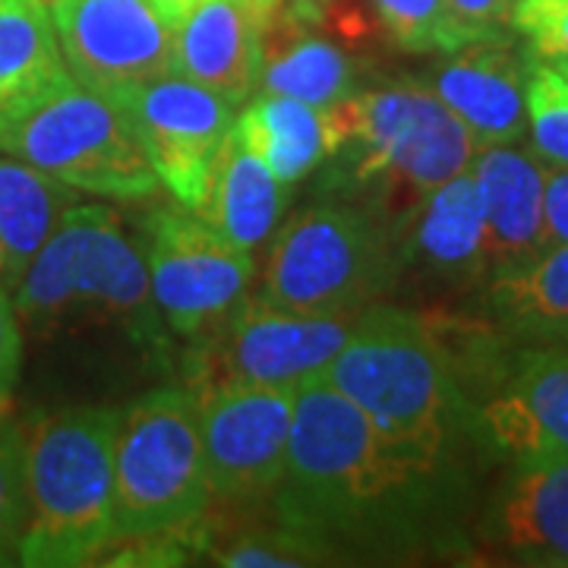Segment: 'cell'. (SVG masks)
I'll list each match as a JSON object with an SVG mask.
<instances>
[{
    "mask_svg": "<svg viewBox=\"0 0 568 568\" xmlns=\"http://www.w3.org/2000/svg\"><path fill=\"white\" fill-rule=\"evenodd\" d=\"M511 29L525 36L534 61L568 77V0H518Z\"/></svg>",
    "mask_w": 568,
    "mask_h": 568,
    "instance_id": "29",
    "label": "cell"
},
{
    "mask_svg": "<svg viewBox=\"0 0 568 568\" xmlns=\"http://www.w3.org/2000/svg\"><path fill=\"white\" fill-rule=\"evenodd\" d=\"M196 3H200V0H152V7H155L171 26H178Z\"/></svg>",
    "mask_w": 568,
    "mask_h": 568,
    "instance_id": "34",
    "label": "cell"
},
{
    "mask_svg": "<svg viewBox=\"0 0 568 568\" xmlns=\"http://www.w3.org/2000/svg\"><path fill=\"white\" fill-rule=\"evenodd\" d=\"M534 58H521L503 36L448 51L429 89L465 123L480 149L515 145L528 133V80Z\"/></svg>",
    "mask_w": 568,
    "mask_h": 568,
    "instance_id": "16",
    "label": "cell"
},
{
    "mask_svg": "<svg viewBox=\"0 0 568 568\" xmlns=\"http://www.w3.org/2000/svg\"><path fill=\"white\" fill-rule=\"evenodd\" d=\"M297 388L222 379L200 398L205 470L219 499L275 493L287 465Z\"/></svg>",
    "mask_w": 568,
    "mask_h": 568,
    "instance_id": "11",
    "label": "cell"
},
{
    "mask_svg": "<svg viewBox=\"0 0 568 568\" xmlns=\"http://www.w3.org/2000/svg\"><path fill=\"white\" fill-rule=\"evenodd\" d=\"M70 77L111 102L174 73V26L152 0H48Z\"/></svg>",
    "mask_w": 568,
    "mask_h": 568,
    "instance_id": "10",
    "label": "cell"
},
{
    "mask_svg": "<svg viewBox=\"0 0 568 568\" xmlns=\"http://www.w3.org/2000/svg\"><path fill=\"white\" fill-rule=\"evenodd\" d=\"M328 159H345L347 181L424 196L470 171L480 145L439 95L420 82H398L325 104Z\"/></svg>",
    "mask_w": 568,
    "mask_h": 568,
    "instance_id": "6",
    "label": "cell"
},
{
    "mask_svg": "<svg viewBox=\"0 0 568 568\" xmlns=\"http://www.w3.org/2000/svg\"><path fill=\"white\" fill-rule=\"evenodd\" d=\"M13 291L29 323L104 320L121 323L136 345L162 342L145 256L104 205H70Z\"/></svg>",
    "mask_w": 568,
    "mask_h": 568,
    "instance_id": "4",
    "label": "cell"
},
{
    "mask_svg": "<svg viewBox=\"0 0 568 568\" xmlns=\"http://www.w3.org/2000/svg\"><path fill=\"white\" fill-rule=\"evenodd\" d=\"M215 559L222 566H313L323 562V552L306 544L304 537H297L294 530H275L265 537H246L237 540L231 547H224L215 552Z\"/></svg>",
    "mask_w": 568,
    "mask_h": 568,
    "instance_id": "30",
    "label": "cell"
},
{
    "mask_svg": "<svg viewBox=\"0 0 568 568\" xmlns=\"http://www.w3.org/2000/svg\"><path fill=\"white\" fill-rule=\"evenodd\" d=\"M470 174L484 203L487 275L540 253L547 164L515 145H489L477 152Z\"/></svg>",
    "mask_w": 568,
    "mask_h": 568,
    "instance_id": "19",
    "label": "cell"
},
{
    "mask_svg": "<svg viewBox=\"0 0 568 568\" xmlns=\"http://www.w3.org/2000/svg\"><path fill=\"white\" fill-rule=\"evenodd\" d=\"M448 487L452 462L388 439L320 376L297 386L275 511L323 556L420 544L443 521Z\"/></svg>",
    "mask_w": 568,
    "mask_h": 568,
    "instance_id": "1",
    "label": "cell"
},
{
    "mask_svg": "<svg viewBox=\"0 0 568 568\" xmlns=\"http://www.w3.org/2000/svg\"><path fill=\"white\" fill-rule=\"evenodd\" d=\"M351 325L354 316L294 313L250 297L234 306L212 342L224 379L297 388L335 361Z\"/></svg>",
    "mask_w": 568,
    "mask_h": 568,
    "instance_id": "13",
    "label": "cell"
},
{
    "mask_svg": "<svg viewBox=\"0 0 568 568\" xmlns=\"http://www.w3.org/2000/svg\"><path fill=\"white\" fill-rule=\"evenodd\" d=\"M484 306L499 328L534 345H568V244L544 246L489 275Z\"/></svg>",
    "mask_w": 568,
    "mask_h": 568,
    "instance_id": "22",
    "label": "cell"
},
{
    "mask_svg": "<svg viewBox=\"0 0 568 568\" xmlns=\"http://www.w3.org/2000/svg\"><path fill=\"white\" fill-rule=\"evenodd\" d=\"M528 133L534 155L549 168H568V77L530 63Z\"/></svg>",
    "mask_w": 568,
    "mask_h": 568,
    "instance_id": "26",
    "label": "cell"
},
{
    "mask_svg": "<svg viewBox=\"0 0 568 568\" xmlns=\"http://www.w3.org/2000/svg\"><path fill=\"white\" fill-rule=\"evenodd\" d=\"M142 256L162 320L190 342H212L253 282V253L174 209L149 215Z\"/></svg>",
    "mask_w": 568,
    "mask_h": 568,
    "instance_id": "9",
    "label": "cell"
},
{
    "mask_svg": "<svg viewBox=\"0 0 568 568\" xmlns=\"http://www.w3.org/2000/svg\"><path fill=\"white\" fill-rule=\"evenodd\" d=\"M373 7L392 44L407 54H448L455 48L446 0H373Z\"/></svg>",
    "mask_w": 568,
    "mask_h": 568,
    "instance_id": "28",
    "label": "cell"
},
{
    "mask_svg": "<svg viewBox=\"0 0 568 568\" xmlns=\"http://www.w3.org/2000/svg\"><path fill=\"white\" fill-rule=\"evenodd\" d=\"M568 244V168H549L544 183V246Z\"/></svg>",
    "mask_w": 568,
    "mask_h": 568,
    "instance_id": "33",
    "label": "cell"
},
{
    "mask_svg": "<svg viewBox=\"0 0 568 568\" xmlns=\"http://www.w3.org/2000/svg\"><path fill=\"white\" fill-rule=\"evenodd\" d=\"M26 515V433L0 405V566L20 562Z\"/></svg>",
    "mask_w": 568,
    "mask_h": 568,
    "instance_id": "27",
    "label": "cell"
},
{
    "mask_svg": "<svg viewBox=\"0 0 568 568\" xmlns=\"http://www.w3.org/2000/svg\"><path fill=\"white\" fill-rule=\"evenodd\" d=\"M515 7L518 0H446L452 44L462 48L470 41L499 39L503 29L511 26Z\"/></svg>",
    "mask_w": 568,
    "mask_h": 568,
    "instance_id": "31",
    "label": "cell"
},
{
    "mask_svg": "<svg viewBox=\"0 0 568 568\" xmlns=\"http://www.w3.org/2000/svg\"><path fill=\"white\" fill-rule=\"evenodd\" d=\"M291 3H294L297 17H304V20H316L325 7H332L335 0H291Z\"/></svg>",
    "mask_w": 568,
    "mask_h": 568,
    "instance_id": "35",
    "label": "cell"
},
{
    "mask_svg": "<svg viewBox=\"0 0 568 568\" xmlns=\"http://www.w3.org/2000/svg\"><path fill=\"white\" fill-rule=\"evenodd\" d=\"M22 335L17 323V306L10 304L7 287L0 284V405L10 402L13 386L20 379Z\"/></svg>",
    "mask_w": 568,
    "mask_h": 568,
    "instance_id": "32",
    "label": "cell"
},
{
    "mask_svg": "<svg viewBox=\"0 0 568 568\" xmlns=\"http://www.w3.org/2000/svg\"><path fill=\"white\" fill-rule=\"evenodd\" d=\"M388 439L452 462L474 436V405L443 332L398 306H366L335 361L320 373Z\"/></svg>",
    "mask_w": 568,
    "mask_h": 568,
    "instance_id": "2",
    "label": "cell"
},
{
    "mask_svg": "<svg viewBox=\"0 0 568 568\" xmlns=\"http://www.w3.org/2000/svg\"><path fill=\"white\" fill-rule=\"evenodd\" d=\"M0 3H29V0H0Z\"/></svg>",
    "mask_w": 568,
    "mask_h": 568,
    "instance_id": "36",
    "label": "cell"
},
{
    "mask_svg": "<svg viewBox=\"0 0 568 568\" xmlns=\"http://www.w3.org/2000/svg\"><path fill=\"white\" fill-rule=\"evenodd\" d=\"M234 133L282 183L304 181L328 159L323 108L291 95H256L234 121Z\"/></svg>",
    "mask_w": 568,
    "mask_h": 568,
    "instance_id": "25",
    "label": "cell"
},
{
    "mask_svg": "<svg viewBox=\"0 0 568 568\" xmlns=\"http://www.w3.org/2000/svg\"><path fill=\"white\" fill-rule=\"evenodd\" d=\"M73 82L44 0L0 3V130Z\"/></svg>",
    "mask_w": 568,
    "mask_h": 568,
    "instance_id": "20",
    "label": "cell"
},
{
    "mask_svg": "<svg viewBox=\"0 0 568 568\" xmlns=\"http://www.w3.org/2000/svg\"><path fill=\"white\" fill-rule=\"evenodd\" d=\"M284 209V183L256 159L234 133L224 136L212 162L209 186L196 215L212 224L224 241L253 253L275 231Z\"/></svg>",
    "mask_w": 568,
    "mask_h": 568,
    "instance_id": "21",
    "label": "cell"
},
{
    "mask_svg": "<svg viewBox=\"0 0 568 568\" xmlns=\"http://www.w3.org/2000/svg\"><path fill=\"white\" fill-rule=\"evenodd\" d=\"M260 89L325 108L351 95V63L332 41L304 36L282 7L265 29Z\"/></svg>",
    "mask_w": 568,
    "mask_h": 568,
    "instance_id": "24",
    "label": "cell"
},
{
    "mask_svg": "<svg viewBox=\"0 0 568 568\" xmlns=\"http://www.w3.org/2000/svg\"><path fill=\"white\" fill-rule=\"evenodd\" d=\"M284 0H200L174 26V73L246 102L260 85L263 41Z\"/></svg>",
    "mask_w": 568,
    "mask_h": 568,
    "instance_id": "15",
    "label": "cell"
},
{
    "mask_svg": "<svg viewBox=\"0 0 568 568\" xmlns=\"http://www.w3.org/2000/svg\"><path fill=\"white\" fill-rule=\"evenodd\" d=\"M212 503L200 398L155 388L121 410L114 446V534L152 540L193 528Z\"/></svg>",
    "mask_w": 568,
    "mask_h": 568,
    "instance_id": "7",
    "label": "cell"
},
{
    "mask_svg": "<svg viewBox=\"0 0 568 568\" xmlns=\"http://www.w3.org/2000/svg\"><path fill=\"white\" fill-rule=\"evenodd\" d=\"M474 436L511 462L568 458V345L518 351L474 407Z\"/></svg>",
    "mask_w": 568,
    "mask_h": 568,
    "instance_id": "14",
    "label": "cell"
},
{
    "mask_svg": "<svg viewBox=\"0 0 568 568\" xmlns=\"http://www.w3.org/2000/svg\"><path fill=\"white\" fill-rule=\"evenodd\" d=\"M484 534L511 562L568 566V458L515 462Z\"/></svg>",
    "mask_w": 568,
    "mask_h": 568,
    "instance_id": "18",
    "label": "cell"
},
{
    "mask_svg": "<svg viewBox=\"0 0 568 568\" xmlns=\"http://www.w3.org/2000/svg\"><path fill=\"white\" fill-rule=\"evenodd\" d=\"M121 410L67 407L26 433L29 515L20 566L73 568L92 562L114 534V446Z\"/></svg>",
    "mask_w": 568,
    "mask_h": 568,
    "instance_id": "3",
    "label": "cell"
},
{
    "mask_svg": "<svg viewBox=\"0 0 568 568\" xmlns=\"http://www.w3.org/2000/svg\"><path fill=\"white\" fill-rule=\"evenodd\" d=\"M0 152L104 200H142L162 183L130 108L77 80L29 118L0 130Z\"/></svg>",
    "mask_w": 568,
    "mask_h": 568,
    "instance_id": "8",
    "label": "cell"
},
{
    "mask_svg": "<svg viewBox=\"0 0 568 568\" xmlns=\"http://www.w3.org/2000/svg\"><path fill=\"white\" fill-rule=\"evenodd\" d=\"M77 203L73 186L26 162L0 159V284L17 287L48 244L63 212Z\"/></svg>",
    "mask_w": 568,
    "mask_h": 568,
    "instance_id": "23",
    "label": "cell"
},
{
    "mask_svg": "<svg viewBox=\"0 0 568 568\" xmlns=\"http://www.w3.org/2000/svg\"><path fill=\"white\" fill-rule=\"evenodd\" d=\"M402 260L439 282H474L487 275V227L474 174L465 171L417 196L398 222Z\"/></svg>",
    "mask_w": 568,
    "mask_h": 568,
    "instance_id": "17",
    "label": "cell"
},
{
    "mask_svg": "<svg viewBox=\"0 0 568 568\" xmlns=\"http://www.w3.org/2000/svg\"><path fill=\"white\" fill-rule=\"evenodd\" d=\"M402 268L398 224L364 205L316 203L278 231L256 297L294 313L357 316Z\"/></svg>",
    "mask_w": 568,
    "mask_h": 568,
    "instance_id": "5",
    "label": "cell"
},
{
    "mask_svg": "<svg viewBox=\"0 0 568 568\" xmlns=\"http://www.w3.org/2000/svg\"><path fill=\"white\" fill-rule=\"evenodd\" d=\"M149 162L183 209H200L212 162L231 133V102L178 73L142 85L130 99Z\"/></svg>",
    "mask_w": 568,
    "mask_h": 568,
    "instance_id": "12",
    "label": "cell"
}]
</instances>
